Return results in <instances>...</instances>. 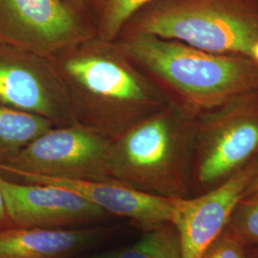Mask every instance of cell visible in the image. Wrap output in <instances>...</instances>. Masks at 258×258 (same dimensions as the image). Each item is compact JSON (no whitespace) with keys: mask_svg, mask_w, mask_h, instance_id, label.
Returning <instances> with one entry per match:
<instances>
[{"mask_svg":"<svg viewBox=\"0 0 258 258\" xmlns=\"http://www.w3.org/2000/svg\"><path fill=\"white\" fill-rule=\"evenodd\" d=\"M48 59L76 121L111 140L163 107L162 93L117 44L95 37Z\"/></svg>","mask_w":258,"mask_h":258,"instance_id":"cell-1","label":"cell"},{"mask_svg":"<svg viewBox=\"0 0 258 258\" xmlns=\"http://www.w3.org/2000/svg\"><path fill=\"white\" fill-rule=\"evenodd\" d=\"M119 42L170 104L192 120L258 90V64L249 56L211 53L147 34H122Z\"/></svg>","mask_w":258,"mask_h":258,"instance_id":"cell-2","label":"cell"},{"mask_svg":"<svg viewBox=\"0 0 258 258\" xmlns=\"http://www.w3.org/2000/svg\"><path fill=\"white\" fill-rule=\"evenodd\" d=\"M196 120L168 104L111 141L113 181L166 198L191 196Z\"/></svg>","mask_w":258,"mask_h":258,"instance_id":"cell-3","label":"cell"},{"mask_svg":"<svg viewBox=\"0 0 258 258\" xmlns=\"http://www.w3.org/2000/svg\"><path fill=\"white\" fill-rule=\"evenodd\" d=\"M122 34H147L216 54L250 57L258 41V0H156Z\"/></svg>","mask_w":258,"mask_h":258,"instance_id":"cell-4","label":"cell"},{"mask_svg":"<svg viewBox=\"0 0 258 258\" xmlns=\"http://www.w3.org/2000/svg\"><path fill=\"white\" fill-rule=\"evenodd\" d=\"M198 120L191 166V191L196 195L218 186L257 159L258 90Z\"/></svg>","mask_w":258,"mask_h":258,"instance_id":"cell-5","label":"cell"},{"mask_svg":"<svg viewBox=\"0 0 258 258\" xmlns=\"http://www.w3.org/2000/svg\"><path fill=\"white\" fill-rule=\"evenodd\" d=\"M111 139L74 122L51 128L0 166L4 177L37 175L87 181H113Z\"/></svg>","mask_w":258,"mask_h":258,"instance_id":"cell-6","label":"cell"},{"mask_svg":"<svg viewBox=\"0 0 258 258\" xmlns=\"http://www.w3.org/2000/svg\"><path fill=\"white\" fill-rule=\"evenodd\" d=\"M96 37L86 11L65 0H0V42L50 58Z\"/></svg>","mask_w":258,"mask_h":258,"instance_id":"cell-7","label":"cell"},{"mask_svg":"<svg viewBox=\"0 0 258 258\" xmlns=\"http://www.w3.org/2000/svg\"><path fill=\"white\" fill-rule=\"evenodd\" d=\"M0 104L44 117L54 124L77 122L64 86L50 60L3 42Z\"/></svg>","mask_w":258,"mask_h":258,"instance_id":"cell-8","label":"cell"},{"mask_svg":"<svg viewBox=\"0 0 258 258\" xmlns=\"http://www.w3.org/2000/svg\"><path fill=\"white\" fill-rule=\"evenodd\" d=\"M0 189L17 228L74 229L109 216L83 196L56 185L23 183L0 173Z\"/></svg>","mask_w":258,"mask_h":258,"instance_id":"cell-9","label":"cell"},{"mask_svg":"<svg viewBox=\"0 0 258 258\" xmlns=\"http://www.w3.org/2000/svg\"><path fill=\"white\" fill-rule=\"evenodd\" d=\"M257 169L258 158L211 190L177 199L172 224L179 234L182 258H200L221 234Z\"/></svg>","mask_w":258,"mask_h":258,"instance_id":"cell-10","label":"cell"},{"mask_svg":"<svg viewBox=\"0 0 258 258\" xmlns=\"http://www.w3.org/2000/svg\"><path fill=\"white\" fill-rule=\"evenodd\" d=\"M23 183L52 184L71 190L97 205L109 215L125 217L148 229L172 223L177 199L147 194L115 181H87L45 176L23 175Z\"/></svg>","mask_w":258,"mask_h":258,"instance_id":"cell-11","label":"cell"},{"mask_svg":"<svg viewBox=\"0 0 258 258\" xmlns=\"http://www.w3.org/2000/svg\"><path fill=\"white\" fill-rule=\"evenodd\" d=\"M94 228L47 230L12 227L0 231V258H68L102 238Z\"/></svg>","mask_w":258,"mask_h":258,"instance_id":"cell-12","label":"cell"},{"mask_svg":"<svg viewBox=\"0 0 258 258\" xmlns=\"http://www.w3.org/2000/svg\"><path fill=\"white\" fill-rule=\"evenodd\" d=\"M55 126L44 117L0 104V166L9 163L38 136Z\"/></svg>","mask_w":258,"mask_h":258,"instance_id":"cell-13","label":"cell"},{"mask_svg":"<svg viewBox=\"0 0 258 258\" xmlns=\"http://www.w3.org/2000/svg\"><path fill=\"white\" fill-rule=\"evenodd\" d=\"M156 0H85L84 9L92 21L96 37L116 41L139 11Z\"/></svg>","mask_w":258,"mask_h":258,"instance_id":"cell-14","label":"cell"},{"mask_svg":"<svg viewBox=\"0 0 258 258\" xmlns=\"http://www.w3.org/2000/svg\"><path fill=\"white\" fill-rule=\"evenodd\" d=\"M134 244L91 258H182L181 244L175 226L168 222L145 230Z\"/></svg>","mask_w":258,"mask_h":258,"instance_id":"cell-15","label":"cell"},{"mask_svg":"<svg viewBox=\"0 0 258 258\" xmlns=\"http://www.w3.org/2000/svg\"><path fill=\"white\" fill-rule=\"evenodd\" d=\"M246 249L258 247V196L242 198L224 230Z\"/></svg>","mask_w":258,"mask_h":258,"instance_id":"cell-16","label":"cell"},{"mask_svg":"<svg viewBox=\"0 0 258 258\" xmlns=\"http://www.w3.org/2000/svg\"><path fill=\"white\" fill-rule=\"evenodd\" d=\"M200 258H249V255L244 246L223 231Z\"/></svg>","mask_w":258,"mask_h":258,"instance_id":"cell-17","label":"cell"},{"mask_svg":"<svg viewBox=\"0 0 258 258\" xmlns=\"http://www.w3.org/2000/svg\"><path fill=\"white\" fill-rule=\"evenodd\" d=\"M12 227H13V225H12V222L10 220L9 216H8L6 206H5V201L3 198V194L0 189V231L9 229Z\"/></svg>","mask_w":258,"mask_h":258,"instance_id":"cell-18","label":"cell"},{"mask_svg":"<svg viewBox=\"0 0 258 258\" xmlns=\"http://www.w3.org/2000/svg\"><path fill=\"white\" fill-rule=\"evenodd\" d=\"M251 196H258V169L252 180L250 181L243 198L245 197H251Z\"/></svg>","mask_w":258,"mask_h":258,"instance_id":"cell-19","label":"cell"},{"mask_svg":"<svg viewBox=\"0 0 258 258\" xmlns=\"http://www.w3.org/2000/svg\"><path fill=\"white\" fill-rule=\"evenodd\" d=\"M250 57L258 64V41L254 43L250 51Z\"/></svg>","mask_w":258,"mask_h":258,"instance_id":"cell-20","label":"cell"},{"mask_svg":"<svg viewBox=\"0 0 258 258\" xmlns=\"http://www.w3.org/2000/svg\"><path fill=\"white\" fill-rule=\"evenodd\" d=\"M65 1L70 3V4H72V5H74V6L79 7V8L84 9V2H85V0H65Z\"/></svg>","mask_w":258,"mask_h":258,"instance_id":"cell-21","label":"cell"},{"mask_svg":"<svg viewBox=\"0 0 258 258\" xmlns=\"http://www.w3.org/2000/svg\"><path fill=\"white\" fill-rule=\"evenodd\" d=\"M249 258H258V247L247 249Z\"/></svg>","mask_w":258,"mask_h":258,"instance_id":"cell-22","label":"cell"}]
</instances>
